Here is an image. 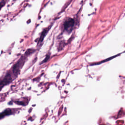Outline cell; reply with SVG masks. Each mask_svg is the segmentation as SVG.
<instances>
[{
  "mask_svg": "<svg viewBox=\"0 0 125 125\" xmlns=\"http://www.w3.org/2000/svg\"><path fill=\"white\" fill-rule=\"evenodd\" d=\"M34 52V50L32 49H28L25 54L22 55L21 58L19 60V61L13 66L12 68L8 71L12 75L13 78L15 79L19 75L20 72L21 68L22 67L27 58L28 56Z\"/></svg>",
  "mask_w": 125,
  "mask_h": 125,
  "instance_id": "obj_1",
  "label": "cell"
},
{
  "mask_svg": "<svg viewBox=\"0 0 125 125\" xmlns=\"http://www.w3.org/2000/svg\"><path fill=\"white\" fill-rule=\"evenodd\" d=\"M74 20L72 18H68L63 23V28L64 31L66 32L70 33L73 29L74 26Z\"/></svg>",
  "mask_w": 125,
  "mask_h": 125,
  "instance_id": "obj_2",
  "label": "cell"
},
{
  "mask_svg": "<svg viewBox=\"0 0 125 125\" xmlns=\"http://www.w3.org/2000/svg\"><path fill=\"white\" fill-rule=\"evenodd\" d=\"M14 113L13 109L11 108H7L5 109L3 111L0 113V120L3 119L5 116L13 114Z\"/></svg>",
  "mask_w": 125,
  "mask_h": 125,
  "instance_id": "obj_3",
  "label": "cell"
},
{
  "mask_svg": "<svg viewBox=\"0 0 125 125\" xmlns=\"http://www.w3.org/2000/svg\"><path fill=\"white\" fill-rule=\"evenodd\" d=\"M49 28H46V29H44V30H43V31H42V33L41 36V37H40V39H39V42H42L43 41V39H44V37L45 36L46 34L47 33V32H48V31L49 30Z\"/></svg>",
  "mask_w": 125,
  "mask_h": 125,
  "instance_id": "obj_4",
  "label": "cell"
},
{
  "mask_svg": "<svg viewBox=\"0 0 125 125\" xmlns=\"http://www.w3.org/2000/svg\"><path fill=\"white\" fill-rule=\"evenodd\" d=\"M117 55H116V56H113V57H111V58H108L107 59H106V60H104V61H101V62H98V63H93V64H92V65H96V64H101V63H103V62H106V61H108V60H111L112 58H115V57H116Z\"/></svg>",
  "mask_w": 125,
  "mask_h": 125,
  "instance_id": "obj_5",
  "label": "cell"
},
{
  "mask_svg": "<svg viewBox=\"0 0 125 125\" xmlns=\"http://www.w3.org/2000/svg\"><path fill=\"white\" fill-rule=\"evenodd\" d=\"M5 4V1L4 0H2L0 1V11L1 9V8L4 6Z\"/></svg>",
  "mask_w": 125,
  "mask_h": 125,
  "instance_id": "obj_6",
  "label": "cell"
},
{
  "mask_svg": "<svg viewBox=\"0 0 125 125\" xmlns=\"http://www.w3.org/2000/svg\"><path fill=\"white\" fill-rule=\"evenodd\" d=\"M49 56H48V55H47L46 56V58H45V59L42 61V63H44L45 62H46V61H47L48 60V59H49Z\"/></svg>",
  "mask_w": 125,
  "mask_h": 125,
  "instance_id": "obj_7",
  "label": "cell"
}]
</instances>
